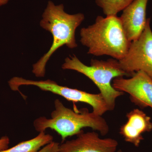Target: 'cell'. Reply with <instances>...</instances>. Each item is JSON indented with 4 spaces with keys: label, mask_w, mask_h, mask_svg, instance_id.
Masks as SVG:
<instances>
[{
    "label": "cell",
    "mask_w": 152,
    "mask_h": 152,
    "mask_svg": "<svg viewBox=\"0 0 152 152\" xmlns=\"http://www.w3.org/2000/svg\"><path fill=\"white\" fill-rule=\"evenodd\" d=\"M60 143L57 142H52L45 146L38 152H58Z\"/></svg>",
    "instance_id": "13"
},
{
    "label": "cell",
    "mask_w": 152,
    "mask_h": 152,
    "mask_svg": "<svg viewBox=\"0 0 152 152\" xmlns=\"http://www.w3.org/2000/svg\"><path fill=\"white\" fill-rule=\"evenodd\" d=\"M54 107L50 118L40 117L34 121V127L38 132L51 129L60 135L63 142L69 137L78 134L85 128L97 131L102 136L109 132L110 127L103 117L87 109L75 111L65 107L58 99L55 100Z\"/></svg>",
    "instance_id": "3"
},
{
    "label": "cell",
    "mask_w": 152,
    "mask_h": 152,
    "mask_svg": "<svg viewBox=\"0 0 152 152\" xmlns=\"http://www.w3.org/2000/svg\"><path fill=\"white\" fill-rule=\"evenodd\" d=\"M62 4L56 5L49 1L40 22L41 27L52 34L53 42L48 51L33 64V73L38 77H45L46 66L55 52L63 46L74 49L77 47L75 31L83 21L85 16L82 13L70 15L64 11Z\"/></svg>",
    "instance_id": "1"
},
{
    "label": "cell",
    "mask_w": 152,
    "mask_h": 152,
    "mask_svg": "<svg viewBox=\"0 0 152 152\" xmlns=\"http://www.w3.org/2000/svg\"><path fill=\"white\" fill-rule=\"evenodd\" d=\"M10 140L7 136H4L0 138V151L9 148Z\"/></svg>",
    "instance_id": "14"
},
{
    "label": "cell",
    "mask_w": 152,
    "mask_h": 152,
    "mask_svg": "<svg viewBox=\"0 0 152 152\" xmlns=\"http://www.w3.org/2000/svg\"><path fill=\"white\" fill-rule=\"evenodd\" d=\"M134 0H96V3L102 9L107 16L117 15L118 13L123 10Z\"/></svg>",
    "instance_id": "12"
},
{
    "label": "cell",
    "mask_w": 152,
    "mask_h": 152,
    "mask_svg": "<svg viewBox=\"0 0 152 152\" xmlns=\"http://www.w3.org/2000/svg\"><path fill=\"white\" fill-rule=\"evenodd\" d=\"M53 141V136L41 132L35 137L19 143L15 146L0 152H38L41 148Z\"/></svg>",
    "instance_id": "11"
},
{
    "label": "cell",
    "mask_w": 152,
    "mask_h": 152,
    "mask_svg": "<svg viewBox=\"0 0 152 152\" xmlns=\"http://www.w3.org/2000/svg\"><path fill=\"white\" fill-rule=\"evenodd\" d=\"M112 86L117 91L129 94L132 102L140 108L152 109V79L144 72L135 73L129 78H116Z\"/></svg>",
    "instance_id": "7"
},
{
    "label": "cell",
    "mask_w": 152,
    "mask_h": 152,
    "mask_svg": "<svg viewBox=\"0 0 152 152\" xmlns=\"http://www.w3.org/2000/svg\"><path fill=\"white\" fill-rule=\"evenodd\" d=\"M80 35V42L88 49L89 54L106 55L118 61L125 56L131 43L117 15L99 16L94 23L82 28Z\"/></svg>",
    "instance_id": "2"
},
{
    "label": "cell",
    "mask_w": 152,
    "mask_h": 152,
    "mask_svg": "<svg viewBox=\"0 0 152 152\" xmlns=\"http://www.w3.org/2000/svg\"><path fill=\"white\" fill-rule=\"evenodd\" d=\"M116 152H123V151H122L120 149V150H118V151H116Z\"/></svg>",
    "instance_id": "16"
},
{
    "label": "cell",
    "mask_w": 152,
    "mask_h": 152,
    "mask_svg": "<svg viewBox=\"0 0 152 152\" xmlns=\"http://www.w3.org/2000/svg\"><path fill=\"white\" fill-rule=\"evenodd\" d=\"M8 83L12 91L20 92L19 88L21 86H34L42 91L61 96L68 101L88 104L92 107L93 112L99 115L102 116L109 111L107 105L100 93L91 94L81 90L64 86L51 80H33L21 77H14L9 81Z\"/></svg>",
    "instance_id": "5"
},
{
    "label": "cell",
    "mask_w": 152,
    "mask_h": 152,
    "mask_svg": "<svg viewBox=\"0 0 152 152\" xmlns=\"http://www.w3.org/2000/svg\"><path fill=\"white\" fill-rule=\"evenodd\" d=\"M122 69L130 75L142 71L152 79V31L151 19L147 20L143 31L137 39L131 42L128 51L118 61Z\"/></svg>",
    "instance_id": "6"
},
{
    "label": "cell",
    "mask_w": 152,
    "mask_h": 152,
    "mask_svg": "<svg viewBox=\"0 0 152 152\" xmlns=\"http://www.w3.org/2000/svg\"><path fill=\"white\" fill-rule=\"evenodd\" d=\"M62 69L76 71L90 79L99 90L109 111L113 110L117 99L124 94V93L114 88L112 81L119 77H131L121 68L118 61L114 58L107 61L92 59L88 66L82 63L74 55L66 58Z\"/></svg>",
    "instance_id": "4"
},
{
    "label": "cell",
    "mask_w": 152,
    "mask_h": 152,
    "mask_svg": "<svg viewBox=\"0 0 152 152\" xmlns=\"http://www.w3.org/2000/svg\"><path fill=\"white\" fill-rule=\"evenodd\" d=\"M118 145L115 139L101 138L96 132L83 130L75 139L60 144L58 152H116Z\"/></svg>",
    "instance_id": "8"
},
{
    "label": "cell",
    "mask_w": 152,
    "mask_h": 152,
    "mask_svg": "<svg viewBox=\"0 0 152 152\" xmlns=\"http://www.w3.org/2000/svg\"><path fill=\"white\" fill-rule=\"evenodd\" d=\"M149 0H134L124 10L120 17L128 39H137L146 25V10Z\"/></svg>",
    "instance_id": "9"
},
{
    "label": "cell",
    "mask_w": 152,
    "mask_h": 152,
    "mask_svg": "<svg viewBox=\"0 0 152 152\" xmlns=\"http://www.w3.org/2000/svg\"><path fill=\"white\" fill-rule=\"evenodd\" d=\"M126 117L127 121L120 127V134L125 141L139 147L144 140L143 134L152 131L151 119L139 109L129 112Z\"/></svg>",
    "instance_id": "10"
},
{
    "label": "cell",
    "mask_w": 152,
    "mask_h": 152,
    "mask_svg": "<svg viewBox=\"0 0 152 152\" xmlns=\"http://www.w3.org/2000/svg\"><path fill=\"white\" fill-rule=\"evenodd\" d=\"M10 1V0H0V7L4 5L7 4Z\"/></svg>",
    "instance_id": "15"
}]
</instances>
